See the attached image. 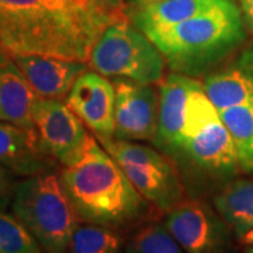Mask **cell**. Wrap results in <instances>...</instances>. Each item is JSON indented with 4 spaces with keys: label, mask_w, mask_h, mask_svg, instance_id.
Here are the masks:
<instances>
[{
    "label": "cell",
    "mask_w": 253,
    "mask_h": 253,
    "mask_svg": "<svg viewBox=\"0 0 253 253\" xmlns=\"http://www.w3.org/2000/svg\"><path fill=\"white\" fill-rule=\"evenodd\" d=\"M59 177L82 222L121 229L149 212L151 204L91 132L81 155L62 166Z\"/></svg>",
    "instance_id": "1"
},
{
    "label": "cell",
    "mask_w": 253,
    "mask_h": 253,
    "mask_svg": "<svg viewBox=\"0 0 253 253\" xmlns=\"http://www.w3.org/2000/svg\"><path fill=\"white\" fill-rule=\"evenodd\" d=\"M97 38L52 0H0V41L13 58L48 55L87 62Z\"/></svg>",
    "instance_id": "2"
},
{
    "label": "cell",
    "mask_w": 253,
    "mask_h": 253,
    "mask_svg": "<svg viewBox=\"0 0 253 253\" xmlns=\"http://www.w3.org/2000/svg\"><path fill=\"white\" fill-rule=\"evenodd\" d=\"M146 37L173 72L197 78L232 54L246 36L241 9L232 0H219L207 11Z\"/></svg>",
    "instance_id": "3"
},
{
    "label": "cell",
    "mask_w": 253,
    "mask_h": 253,
    "mask_svg": "<svg viewBox=\"0 0 253 253\" xmlns=\"http://www.w3.org/2000/svg\"><path fill=\"white\" fill-rule=\"evenodd\" d=\"M13 215L33 234L44 253H66L81 222L59 174L46 172L18 181L11 200Z\"/></svg>",
    "instance_id": "4"
},
{
    "label": "cell",
    "mask_w": 253,
    "mask_h": 253,
    "mask_svg": "<svg viewBox=\"0 0 253 253\" xmlns=\"http://www.w3.org/2000/svg\"><path fill=\"white\" fill-rule=\"evenodd\" d=\"M179 155L215 177H229L241 170L235 141L199 81L187 97Z\"/></svg>",
    "instance_id": "5"
},
{
    "label": "cell",
    "mask_w": 253,
    "mask_h": 253,
    "mask_svg": "<svg viewBox=\"0 0 253 253\" xmlns=\"http://www.w3.org/2000/svg\"><path fill=\"white\" fill-rule=\"evenodd\" d=\"M90 69L106 78L154 84L165 79V58L144 33L123 18L103 30L89 55Z\"/></svg>",
    "instance_id": "6"
},
{
    "label": "cell",
    "mask_w": 253,
    "mask_h": 253,
    "mask_svg": "<svg viewBox=\"0 0 253 253\" xmlns=\"http://www.w3.org/2000/svg\"><path fill=\"white\" fill-rule=\"evenodd\" d=\"M151 207L168 214L186 199L180 174L168 155L135 141H99Z\"/></svg>",
    "instance_id": "7"
},
{
    "label": "cell",
    "mask_w": 253,
    "mask_h": 253,
    "mask_svg": "<svg viewBox=\"0 0 253 253\" xmlns=\"http://www.w3.org/2000/svg\"><path fill=\"white\" fill-rule=\"evenodd\" d=\"M33 121L41 148L61 166L72 163L81 155L90 135L81 118L59 99L38 97Z\"/></svg>",
    "instance_id": "8"
},
{
    "label": "cell",
    "mask_w": 253,
    "mask_h": 253,
    "mask_svg": "<svg viewBox=\"0 0 253 253\" xmlns=\"http://www.w3.org/2000/svg\"><path fill=\"white\" fill-rule=\"evenodd\" d=\"M165 226L186 253H225L229 225L203 200H183L166 214Z\"/></svg>",
    "instance_id": "9"
},
{
    "label": "cell",
    "mask_w": 253,
    "mask_h": 253,
    "mask_svg": "<svg viewBox=\"0 0 253 253\" xmlns=\"http://www.w3.org/2000/svg\"><path fill=\"white\" fill-rule=\"evenodd\" d=\"M114 138L154 141L159 120V94L152 84L116 79Z\"/></svg>",
    "instance_id": "10"
},
{
    "label": "cell",
    "mask_w": 253,
    "mask_h": 253,
    "mask_svg": "<svg viewBox=\"0 0 253 253\" xmlns=\"http://www.w3.org/2000/svg\"><path fill=\"white\" fill-rule=\"evenodd\" d=\"M65 103L99 141L114 138V83L96 71H86L75 82Z\"/></svg>",
    "instance_id": "11"
},
{
    "label": "cell",
    "mask_w": 253,
    "mask_h": 253,
    "mask_svg": "<svg viewBox=\"0 0 253 253\" xmlns=\"http://www.w3.org/2000/svg\"><path fill=\"white\" fill-rule=\"evenodd\" d=\"M13 62L37 94L45 99H66L75 82L90 69L87 62L48 55H21Z\"/></svg>",
    "instance_id": "12"
},
{
    "label": "cell",
    "mask_w": 253,
    "mask_h": 253,
    "mask_svg": "<svg viewBox=\"0 0 253 253\" xmlns=\"http://www.w3.org/2000/svg\"><path fill=\"white\" fill-rule=\"evenodd\" d=\"M0 165L20 177L54 172L59 163L44 152L34 128L0 121Z\"/></svg>",
    "instance_id": "13"
},
{
    "label": "cell",
    "mask_w": 253,
    "mask_h": 253,
    "mask_svg": "<svg viewBox=\"0 0 253 253\" xmlns=\"http://www.w3.org/2000/svg\"><path fill=\"white\" fill-rule=\"evenodd\" d=\"M196 79L172 72L161 83L159 120L154 144L168 156L180 154L181 131L186 117V104Z\"/></svg>",
    "instance_id": "14"
},
{
    "label": "cell",
    "mask_w": 253,
    "mask_h": 253,
    "mask_svg": "<svg viewBox=\"0 0 253 253\" xmlns=\"http://www.w3.org/2000/svg\"><path fill=\"white\" fill-rule=\"evenodd\" d=\"M204 90L219 111L253 100V48L204 79Z\"/></svg>",
    "instance_id": "15"
},
{
    "label": "cell",
    "mask_w": 253,
    "mask_h": 253,
    "mask_svg": "<svg viewBox=\"0 0 253 253\" xmlns=\"http://www.w3.org/2000/svg\"><path fill=\"white\" fill-rule=\"evenodd\" d=\"M38 97L13 61L0 68V121L34 128L33 110Z\"/></svg>",
    "instance_id": "16"
},
{
    "label": "cell",
    "mask_w": 253,
    "mask_h": 253,
    "mask_svg": "<svg viewBox=\"0 0 253 253\" xmlns=\"http://www.w3.org/2000/svg\"><path fill=\"white\" fill-rule=\"evenodd\" d=\"M219 0H162L149 6L132 9L128 17L145 36L174 27L189 18L214 7Z\"/></svg>",
    "instance_id": "17"
},
{
    "label": "cell",
    "mask_w": 253,
    "mask_h": 253,
    "mask_svg": "<svg viewBox=\"0 0 253 253\" xmlns=\"http://www.w3.org/2000/svg\"><path fill=\"white\" fill-rule=\"evenodd\" d=\"M214 207L236 236L253 226V179L231 181L214 197Z\"/></svg>",
    "instance_id": "18"
},
{
    "label": "cell",
    "mask_w": 253,
    "mask_h": 253,
    "mask_svg": "<svg viewBox=\"0 0 253 253\" xmlns=\"http://www.w3.org/2000/svg\"><path fill=\"white\" fill-rule=\"evenodd\" d=\"M124 248L118 229L81 221L73 231L66 253H124Z\"/></svg>",
    "instance_id": "19"
},
{
    "label": "cell",
    "mask_w": 253,
    "mask_h": 253,
    "mask_svg": "<svg viewBox=\"0 0 253 253\" xmlns=\"http://www.w3.org/2000/svg\"><path fill=\"white\" fill-rule=\"evenodd\" d=\"M219 114L235 141L241 170L253 174V100Z\"/></svg>",
    "instance_id": "20"
},
{
    "label": "cell",
    "mask_w": 253,
    "mask_h": 253,
    "mask_svg": "<svg viewBox=\"0 0 253 253\" xmlns=\"http://www.w3.org/2000/svg\"><path fill=\"white\" fill-rule=\"evenodd\" d=\"M124 253H186L165 224L139 228L126 244Z\"/></svg>",
    "instance_id": "21"
},
{
    "label": "cell",
    "mask_w": 253,
    "mask_h": 253,
    "mask_svg": "<svg viewBox=\"0 0 253 253\" xmlns=\"http://www.w3.org/2000/svg\"><path fill=\"white\" fill-rule=\"evenodd\" d=\"M0 253H44V251L17 218L0 210Z\"/></svg>",
    "instance_id": "22"
},
{
    "label": "cell",
    "mask_w": 253,
    "mask_h": 253,
    "mask_svg": "<svg viewBox=\"0 0 253 253\" xmlns=\"http://www.w3.org/2000/svg\"><path fill=\"white\" fill-rule=\"evenodd\" d=\"M52 1L71 16L81 20L82 23H84L99 36L103 33L104 28L113 23L104 13H101L91 4L90 0H52Z\"/></svg>",
    "instance_id": "23"
},
{
    "label": "cell",
    "mask_w": 253,
    "mask_h": 253,
    "mask_svg": "<svg viewBox=\"0 0 253 253\" xmlns=\"http://www.w3.org/2000/svg\"><path fill=\"white\" fill-rule=\"evenodd\" d=\"M17 183L16 174L0 165V210H4L11 204Z\"/></svg>",
    "instance_id": "24"
},
{
    "label": "cell",
    "mask_w": 253,
    "mask_h": 253,
    "mask_svg": "<svg viewBox=\"0 0 253 253\" xmlns=\"http://www.w3.org/2000/svg\"><path fill=\"white\" fill-rule=\"evenodd\" d=\"M90 3L101 13H104L111 21L128 18L126 0H90Z\"/></svg>",
    "instance_id": "25"
},
{
    "label": "cell",
    "mask_w": 253,
    "mask_h": 253,
    "mask_svg": "<svg viewBox=\"0 0 253 253\" xmlns=\"http://www.w3.org/2000/svg\"><path fill=\"white\" fill-rule=\"evenodd\" d=\"M241 7L248 27L253 31V0H241Z\"/></svg>",
    "instance_id": "26"
},
{
    "label": "cell",
    "mask_w": 253,
    "mask_h": 253,
    "mask_svg": "<svg viewBox=\"0 0 253 253\" xmlns=\"http://www.w3.org/2000/svg\"><path fill=\"white\" fill-rule=\"evenodd\" d=\"M11 61H13V56H11V54L6 49V46L3 45V42L0 41V68L9 65Z\"/></svg>",
    "instance_id": "27"
},
{
    "label": "cell",
    "mask_w": 253,
    "mask_h": 253,
    "mask_svg": "<svg viewBox=\"0 0 253 253\" xmlns=\"http://www.w3.org/2000/svg\"><path fill=\"white\" fill-rule=\"evenodd\" d=\"M129 4L132 6V9H138V7H144V6H149V4H154L158 1H162V0H128Z\"/></svg>",
    "instance_id": "28"
},
{
    "label": "cell",
    "mask_w": 253,
    "mask_h": 253,
    "mask_svg": "<svg viewBox=\"0 0 253 253\" xmlns=\"http://www.w3.org/2000/svg\"><path fill=\"white\" fill-rule=\"evenodd\" d=\"M241 242L245 245H252L253 246V226L244 236H241Z\"/></svg>",
    "instance_id": "29"
},
{
    "label": "cell",
    "mask_w": 253,
    "mask_h": 253,
    "mask_svg": "<svg viewBox=\"0 0 253 253\" xmlns=\"http://www.w3.org/2000/svg\"><path fill=\"white\" fill-rule=\"evenodd\" d=\"M246 253H253V246H252V248H249V249L246 251Z\"/></svg>",
    "instance_id": "30"
}]
</instances>
